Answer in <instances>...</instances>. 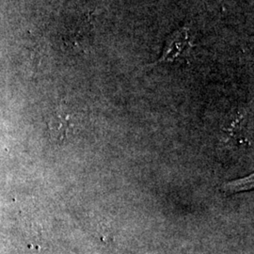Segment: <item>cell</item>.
Masks as SVG:
<instances>
[{
  "label": "cell",
  "mask_w": 254,
  "mask_h": 254,
  "mask_svg": "<svg viewBox=\"0 0 254 254\" xmlns=\"http://www.w3.org/2000/svg\"><path fill=\"white\" fill-rule=\"evenodd\" d=\"M253 188H254V175H251L236 181L228 182L223 185L222 190L227 193H236L239 191L251 190Z\"/></svg>",
  "instance_id": "obj_2"
},
{
  "label": "cell",
  "mask_w": 254,
  "mask_h": 254,
  "mask_svg": "<svg viewBox=\"0 0 254 254\" xmlns=\"http://www.w3.org/2000/svg\"><path fill=\"white\" fill-rule=\"evenodd\" d=\"M190 30L188 27H181L168 37L162 56L152 66L163 63H173L177 60H182L189 54L192 49Z\"/></svg>",
  "instance_id": "obj_1"
}]
</instances>
